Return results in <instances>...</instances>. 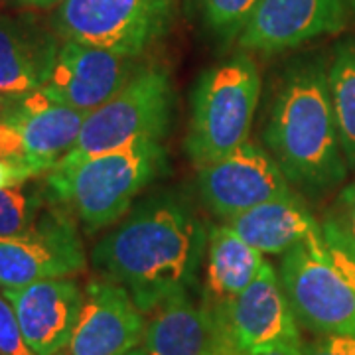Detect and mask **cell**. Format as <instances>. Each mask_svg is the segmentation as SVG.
<instances>
[{"label": "cell", "mask_w": 355, "mask_h": 355, "mask_svg": "<svg viewBox=\"0 0 355 355\" xmlns=\"http://www.w3.org/2000/svg\"><path fill=\"white\" fill-rule=\"evenodd\" d=\"M352 4H354V8H355V0H352Z\"/></svg>", "instance_id": "4dcf8cb0"}, {"label": "cell", "mask_w": 355, "mask_h": 355, "mask_svg": "<svg viewBox=\"0 0 355 355\" xmlns=\"http://www.w3.org/2000/svg\"><path fill=\"white\" fill-rule=\"evenodd\" d=\"M53 164L32 156H0V190L20 186L48 174Z\"/></svg>", "instance_id": "603a6c76"}, {"label": "cell", "mask_w": 355, "mask_h": 355, "mask_svg": "<svg viewBox=\"0 0 355 355\" xmlns=\"http://www.w3.org/2000/svg\"><path fill=\"white\" fill-rule=\"evenodd\" d=\"M261 73L249 55H233L205 69L191 95L186 150L200 168L249 140Z\"/></svg>", "instance_id": "5b68a950"}, {"label": "cell", "mask_w": 355, "mask_h": 355, "mask_svg": "<svg viewBox=\"0 0 355 355\" xmlns=\"http://www.w3.org/2000/svg\"><path fill=\"white\" fill-rule=\"evenodd\" d=\"M304 355H355V334L318 336V340L302 345Z\"/></svg>", "instance_id": "d4e9b609"}, {"label": "cell", "mask_w": 355, "mask_h": 355, "mask_svg": "<svg viewBox=\"0 0 355 355\" xmlns=\"http://www.w3.org/2000/svg\"><path fill=\"white\" fill-rule=\"evenodd\" d=\"M265 254H284L320 231L314 216L294 193L259 203L225 223Z\"/></svg>", "instance_id": "d6986e66"}, {"label": "cell", "mask_w": 355, "mask_h": 355, "mask_svg": "<svg viewBox=\"0 0 355 355\" xmlns=\"http://www.w3.org/2000/svg\"><path fill=\"white\" fill-rule=\"evenodd\" d=\"M0 291L12 304L34 354L58 355L69 343L83 306V291L76 280L48 279Z\"/></svg>", "instance_id": "5bb4252c"}, {"label": "cell", "mask_w": 355, "mask_h": 355, "mask_svg": "<svg viewBox=\"0 0 355 355\" xmlns=\"http://www.w3.org/2000/svg\"><path fill=\"white\" fill-rule=\"evenodd\" d=\"M265 142L288 182L328 190L347 174L328 69L320 62H298L280 79L268 113Z\"/></svg>", "instance_id": "7a4b0ae2"}, {"label": "cell", "mask_w": 355, "mask_h": 355, "mask_svg": "<svg viewBox=\"0 0 355 355\" xmlns=\"http://www.w3.org/2000/svg\"><path fill=\"white\" fill-rule=\"evenodd\" d=\"M32 182L0 190V239L24 233L51 202L46 184Z\"/></svg>", "instance_id": "44dd1931"}, {"label": "cell", "mask_w": 355, "mask_h": 355, "mask_svg": "<svg viewBox=\"0 0 355 355\" xmlns=\"http://www.w3.org/2000/svg\"><path fill=\"white\" fill-rule=\"evenodd\" d=\"M279 277L298 326L316 336L355 334V243L334 219L284 253Z\"/></svg>", "instance_id": "277c9868"}, {"label": "cell", "mask_w": 355, "mask_h": 355, "mask_svg": "<svg viewBox=\"0 0 355 355\" xmlns=\"http://www.w3.org/2000/svg\"><path fill=\"white\" fill-rule=\"evenodd\" d=\"M18 2H22V4H30V6H42V8H46V6L60 4L62 0H18Z\"/></svg>", "instance_id": "83f0119b"}, {"label": "cell", "mask_w": 355, "mask_h": 355, "mask_svg": "<svg viewBox=\"0 0 355 355\" xmlns=\"http://www.w3.org/2000/svg\"><path fill=\"white\" fill-rule=\"evenodd\" d=\"M338 227L355 243V182L345 186L338 200V217L334 219Z\"/></svg>", "instance_id": "484cf974"}, {"label": "cell", "mask_w": 355, "mask_h": 355, "mask_svg": "<svg viewBox=\"0 0 355 355\" xmlns=\"http://www.w3.org/2000/svg\"><path fill=\"white\" fill-rule=\"evenodd\" d=\"M146 316L140 342L146 355H239L221 320L191 292L166 300Z\"/></svg>", "instance_id": "9a60e30c"}, {"label": "cell", "mask_w": 355, "mask_h": 355, "mask_svg": "<svg viewBox=\"0 0 355 355\" xmlns=\"http://www.w3.org/2000/svg\"><path fill=\"white\" fill-rule=\"evenodd\" d=\"M76 221L62 205L50 202L24 233L0 239V288L83 272L87 259Z\"/></svg>", "instance_id": "ba28073f"}, {"label": "cell", "mask_w": 355, "mask_h": 355, "mask_svg": "<svg viewBox=\"0 0 355 355\" xmlns=\"http://www.w3.org/2000/svg\"><path fill=\"white\" fill-rule=\"evenodd\" d=\"M87 114L51 99L38 89L24 97L6 101L0 111V119L18 135L24 156L55 166L76 144Z\"/></svg>", "instance_id": "e0dca14e"}, {"label": "cell", "mask_w": 355, "mask_h": 355, "mask_svg": "<svg viewBox=\"0 0 355 355\" xmlns=\"http://www.w3.org/2000/svg\"><path fill=\"white\" fill-rule=\"evenodd\" d=\"M4 105H6V101H4V99H0V111L4 109Z\"/></svg>", "instance_id": "f546056e"}, {"label": "cell", "mask_w": 355, "mask_h": 355, "mask_svg": "<svg viewBox=\"0 0 355 355\" xmlns=\"http://www.w3.org/2000/svg\"><path fill=\"white\" fill-rule=\"evenodd\" d=\"M127 355H146V354H144L142 349H132V352H130V354H127Z\"/></svg>", "instance_id": "f1b7e54d"}, {"label": "cell", "mask_w": 355, "mask_h": 355, "mask_svg": "<svg viewBox=\"0 0 355 355\" xmlns=\"http://www.w3.org/2000/svg\"><path fill=\"white\" fill-rule=\"evenodd\" d=\"M144 314L111 280H91L69 343L58 355H127L142 342Z\"/></svg>", "instance_id": "8fae6325"}, {"label": "cell", "mask_w": 355, "mask_h": 355, "mask_svg": "<svg viewBox=\"0 0 355 355\" xmlns=\"http://www.w3.org/2000/svg\"><path fill=\"white\" fill-rule=\"evenodd\" d=\"M58 34L30 14L0 16V99L42 89L58 60Z\"/></svg>", "instance_id": "2e32d148"}, {"label": "cell", "mask_w": 355, "mask_h": 355, "mask_svg": "<svg viewBox=\"0 0 355 355\" xmlns=\"http://www.w3.org/2000/svg\"><path fill=\"white\" fill-rule=\"evenodd\" d=\"M174 24V0H62L51 30L64 42L140 58Z\"/></svg>", "instance_id": "52a82bcc"}, {"label": "cell", "mask_w": 355, "mask_h": 355, "mask_svg": "<svg viewBox=\"0 0 355 355\" xmlns=\"http://www.w3.org/2000/svg\"><path fill=\"white\" fill-rule=\"evenodd\" d=\"M343 22V0H261L239 36V46L277 53L336 34Z\"/></svg>", "instance_id": "4fadbf2b"}, {"label": "cell", "mask_w": 355, "mask_h": 355, "mask_svg": "<svg viewBox=\"0 0 355 355\" xmlns=\"http://www.w3.org/2000/svg\"><path fill=\"white\" fill-rule=\"evenodd\" d=\"M139 58L64 42L48 83L42 87L51 99L91 113L127 85L142 65Z\"/></svg>", "instance_id": "30bf717a"}, {"label": "cell", "mask_w": 355, "mask_h": 355, "mask_svg": "<svg viewBox=\"0 0 355 355\" xmlns=\"http://www.w3.org/2000/svg\"><path fill=\"white\" fill-rule=\"evenodd\" d=\"M261 0H196V8L209 34L221 42L239 38Z\"/></svg>", "instance_id": "7402d4cb"}, {"label": "cell", "mask_w": 355, "mask_h": 355, "mask_svg": "<svg viewBox=\"0 0 355 355\" xmlns=\"http://www.w3.org/2000/svg\"><path fill=\"white\" fill-rule=\"evenodd\" d=\"M207 229L176 191H156L95 245L91 261L101 279L123 286L146 316L198 282Z\"/></svg>", "instance_id": "6da1fadb"}, {"label": "cell", "mask_w": 355, "mask_h": 355, "mask_svg": "<svg viewBox=\"0 0 355 355\" xmlns=\"http://www.w3.org/2000/svg\"><path fill=\"white\" fill-rule=\"evenodd\" d=\"M334 113L347 166L355 168V42L343 44L328 67Z\"/></svg>", "instance_id": "ffe728a7"}, {"label": "cell", "mask_w": 355, "mask_h": 355, "mask_svg": "<svg viewBox=\"0 0 355 355\" xmlns=\"http://www.w3.org/2000/svg\"><path fill=\"white\" fill-rule=\"evenodd\" d=\"M166 170V148L160 140H150L71 164L55 162L44 184L51 202L62 205L87 231H97L127 216L140 191Z\"/></svg>", "instance_id": "3957f363"}, {"label": "cell", "mask_w": 355, "mask_h": 355, "mask_svg": "<svg viewBox=\"0 0 355 355\" xmlns=\"http://www.w3.org/2000/svg\"><path fill=\"white\" fill-rule=\"evenodd\" d=\"M302 345L304 343H282V345L263 347V349H254V352H247V354L239 355H304Z\"/></svg>", "instance_id": "4316f807"}, {"label": "cell", "mask_w": 355, "mask_h": 355, "mask_svg": "<svg viewBox=\"0 0 355 355\" xmlns=\"http://www.w3.org/2000/svg\"><path fill=\"white\" fill-rule=\"evenodd\" d=\"M0 355H36L26 342L12 304L0 291Z\"/></svg>", "instance_id": "cb8c5ba5"}, {"label": "cell", "mask_w": 355, "mask_h": 355, "mask_svg": "<svg viewBox=\"0 0 355 355\" xmlns=\"http://www.w3.org/2000/svg\"><path fill=\"white\" fill-rule=\"evenodd\" d=\"M221 322L229 342L239 354L282 343H302L279 270L268 263L229 304Z\"/></svg>", "instance_id": "7c38bea8"}, {"label": "cell", "mask_w": 355, "mask_h": 355, "mask_svg": "<svg viewBox=\"0 0 355 355\" xmlns=\"http://www.w3.org/2000/svg\"><path fill=\"white\" fill-rule=\"evenodd\" d=\"M174 103L170 73L160 65H142L125 87L87 114L76 144L58 162L71 164L137 142L162 140L174 119Z\"/></svg>", "instance_id": "8992f818"}, {"label": "cell", "mask_w": 355, "mask_h": 355, "mask_svg": "<svg viewBox=\"0 0 355 355\" xmlns=\"http://www.w3.org/2000/svg\"><path fill=\"white\" fill-rule=\"evenodd\" d=\"M198 188L207 207L225 221L259 203L292 193L291 182L277 160L251 140L223 158L200 166Z\"/></svg>", "instance_id": "9c48e42d"}, {"label": "cell", "mask_w": 355, "mask_h": 355, "mask_svg": "<svg viewBox=\"0 0 355 355\" xmlns=\"http://www.w3.org/2000/svg\"><path fill=\"white\" fill-rule=\"evenodd\" d=\"M265 265L263 253L227 225L207 229V280L203 302L219 320ZM223 324V322H221Z\"/></svg>", "instance_id": "ac0fdd59"}]
</instances>
